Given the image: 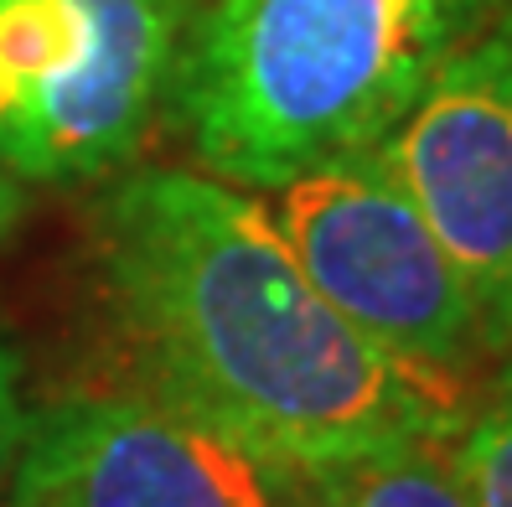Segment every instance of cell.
Here are the masks:
<instances>
[{
	"label": "cell",
	"mask_w": 512,
	"mask_h": 507,
	"mask_svg": "<svg viewBox=\"0 0 512 507\" xmlns=\"http://www.w3.org/2000/svg\"><path fill=\"white\" fill-rule=\"evenodd\" d=\"M114 306L156 399L285 466H321L409 435H456L461 389L378 352L228 182L135 171L104 207Z\"/></svg>",
	"instance_id": "1"
},
{
	"label": "cell",
	"mask_w": 512,
	"mask_h": 507,
	"mask_svg": "<svg viewBox=\"0 0 512 507\" xmlns=\"http://www.w3.org/2000/svg\"><path fill=\"white\" fill-rule=\"evenodd\" d=\"M497 16L502 0H207L171 73L192 151L264 192L373 151Z\"/></svg>",
	"instance_id": "2"
},
{
	"label": "cell",
	"mask_w": 512,
	"mask_h": 507,
	"mask_svg": "<svg viewBox=\"0 0 512 507\" xmlns=\"http://www.w3.org/2000/svg\"><path fill=\"white\" fill-rule=\"evenodd\" d=\"M259 207L321 301L409 373L461 389L466 368L492 352L471 285L378 145L269 187Z\"/></svg>",
	"instance_id": "3"
},
{
	"label": "cell",
	"mask_w": 512,
	"mask_h": 507,
	"mask_svg": "<svg viewBox=\"0 0 512 507\" xmlns=\"http://www.w3.org/2000/svg\"><path fill=\"white\" fill-rule=\"evenodd\" d=\"M187 21V0H0V166L78 182L125 161Z\"/></svg>",
	"instance_id": "4"
},
{
	"label": "cell",
	"mask_w": 512,
	"mask_h": 507,
	"mask_svg": "<svg viewBox=\"0 0 512 507\" xmlns=\"http://www.w3.org/2000/svg\"><path fill=\"white\" fill-rule=\"evenodd\" d=\"M11 507H300V466L166 399H73L26 420Z\"/></svg>",
	"instance_id": "5"
},
{
	"label": "cell",
	"mask_w": 512,
	"mask_h": 507,
	"mask_svg": "<svg viewBox=\"0 0 512 507\" xmlns=\"http://www.w3.org/2000/svg\"><path fill=\"white\" fill-rule=\"evenodd\" d=\"M383 166L456 259L492 352L512 347V16L466 42L378 140Z\"/></svg>",
	"instance_id": "6"
},
{
	"label": "cell",
	"mask_w": 512,
	"mask_h": 507,
	"mask_svg": "<svg viewBox=\"0 0 512 507\" xmlns=\"http://www.w3.org/2000/svg\"><path fill=\"white\" fill-rule=\"evenodd\" d=\"M300 507H476L456 435H409L300 471Z\"/></svg>",
	"instance_id": "7"
},
{
	"label": "cell",
	"mask_w": 512,
	"mask_h": 507,
	"mask_svg": "<svg viewBox=\"0 0 512 507\" xmlns=\"http://www.w3.org/2000/svg\"><path fill=\"white\" fill-rule=\"evenodd\" d=\"M456 461L476 507H512V363L466 404L456 430Z\"/></svg>",
	"instance_id": "8"
},
{
	"label": "cell",
	"mask_w": 512,
	"mask_h": 507,
	"mask_svg": "<svg viewBox=\"0 0 512 507\" xmlns=\"http://www.w3.org/2000/svg\"><path fill=\"white\" fill-rule=\"evenodd\" d=\"M21 440H26V409H21V389H16V357L0 347V497H6L11 476H16Z\"/></svg>",
	"instance_id": "9"
},
{
	"label": "cell",
	"mask_w": 512,
	"mask_h": 507,
	"mask_svg": "<svg viewBox=\"0 0 512 507\" xmlns=\"http://www.w3.org/2000/svg\"><path fill=\"white\" fill-rule=\"evenodd\" d=\"M21 202H26V197H21V176L0 166V233L21 218Z\"/></svg>",
	"instance_id": "10"
},
{
	"label": "cell",
	"mask_w": 512,
	"mask_h": 507,
	"mask_svg": "<svg viewBox=\"0 0 512 507\" xmlns=\"http://www.w3.org/2000/svg\"><path fill=\"white\" fill-rule=\"evenodd\" d=\"M502 11H507V16H512V0H502Z\"/></svg>",
	"instance_id": "11"
}]
</instances>
